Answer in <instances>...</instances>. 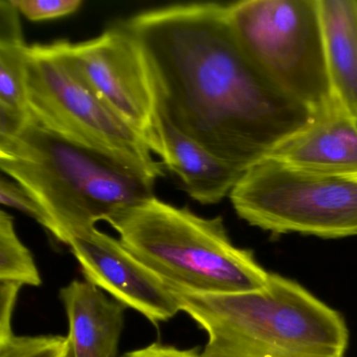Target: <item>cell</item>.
Listing matches in <instances>:
<instances>
[{"label":"cell","instance_id":"cell-1","mask_svg":"<svg viewBox=\"0 0 357 357\" xmlns=\"http://www.w3.org/2000/svg\"><path fill=\"white\" fill-rule=\"evenodd\" d=\"M126 26L147 60L158 112L237 170L268 158L314 116L246 53L227 6L158 8L137 14Z\"/></svg>","mask_w":357,"mask_h":357},{"label":"cell","instance_id":"cell-2","mask_svg":"<svg viewBox=\"0 0 357 357\" xmlns=\"http://www.w3.org/2000/svg\"><path fill=\"white\" fill-rule=\"evenodd\" d=\"M181 311L206 331L200 357H344L349 332L337 311L277 273L265 287L196 294L172 287Z\"/></svg>","mask_w":357,"mask_h":357},{"label":"cell","instance_id":"cell-3","mask_svg":"<svg viewBox=\"0 0 357 357\" xmlns=\"http://www.w3.org/2000/svg\"><path fill=\"white\" fill-rule=\"evenodd\" d=\"M0 168L53 217L68 245L77 234L154 197L156 179L64 139L31 116L0 145Z\"/></svg>","mask_w":357,"mask_h":357},{"label":"cell","instance_id":"cell-4","mask_svg":"<svg viewBox=\"0 0 357 357\" xmlns=\"http://www.w3.org/2000/svg\"><path fill=\"white\" fill-rule=\"evenodd\" d=\"M125 248L172 287L196 294L261 289L267 273L227 235L221 217L204 218L154 196L108 220Z\"/></svg>","mask_w":357,"mask_h":357},{"label":"cell","instance_id":"cell-5","mask_svg":"<svg viewBox=\"0 0 357 357\" xmlns=\"http://www.w3.org/2000/svg\"><path fill=\"white\" fill-rule=\"evenodd\" d=\"M26 99L31 116L68 141L158 179L156 162L145 139L116 116L68 59L66 41L26 50Z\"/></svg>","mask_w":357,"mask_h":357},{"label":"cell","instance_id":"cell-6","mask_svg":"<svg viewBox=\"0 0 357 357\" xmlns=\"http://www.w3.org/2000/svg\"><path fill=\"white\" fill-rule=\"evenodd\" d=\"M243 49L262 72L313 114L335 104L319 0H244L227 5Z\"/></svg>","mask_w":357,"mask_h":357},{"label":"cell","instance_id":"cell-7","mask_svg":"<svg viewBox=\"0 0 357 357\" xmlns=\"http://www.w3.org/2000/svg\"><path fill=\"white\" fill-rule=\"evenodd\" d=\"M229 198L240 218L271 233L357 236V174L303 172L265 158L243 173Z\"/></svg>","mask_w":357,"mask_h":357},{"label":"cell","instance_id":"cell-8","mask_svg":"<svg viewBox=\"0 0 357 357\" xmlns=\"http://www.w3.org/2000/svg\"><path fill=\"white\" fill-rule=\"evenodd\" d=\"M68 59L98 97L162 158L158 105L141 45L124 26L84 43L66 41Z\"/></svg>","mask_w":357,"mask_h":357},{"label":"cell","instance_id":"cell-9","mask_svg":"<svg viewBox=\"0 0 357 357\" xmlns=\"http://www.w3.org/2000/svg\"><path fill=\"white\" fill-rule=\"evenodd\" d=\"M68 246L86 281L156 327L181 312L178 298L166 280L133 256L120 239L93 227L73 236Z\"/></svg>","mask_w":357,"mask_h":357},{"label":"cell","instance_id":"cell-10","mask_svg":"<svg viewBox=\"0 0 357 357\" xmlns=\"http://www.w3.org/2000/svg\"><path fill=\"white\" fill-rule=\"evenodd\" d=\"M267 158L303 172L357 174V121L336 102L314 114Z\"/></svg>","mask_w":357,"mask_h":357},{"label":"cell","instance_id":"cell-11","mask_svg":"<svg viewBox=\"0 0 357 357\" xmlns=\"http://www.w3.org/2000/svg\"><path fill=\"white\" fill-rule=\"evenodd\" d=\"M59 296L70 325V357H116L126 307L86 280H74Z\"/></svg>","mask_w":357,"mask_h":357},{"label":"cell","instance_id":"cell-12","mask_svg":"<svg viewBox=\"0 0 357 357\" xmlns=\"http://www.w3.org/2000/svg\"><path fill=\"white\" fill-rule=\"evenodd\" d=\"M158 128L162 162L179 177L190 197L202 204H215L229 196L244 172L215 158L174 128L160 112Z\"/></svg>","mask_w":357,"mask_h":357},{"label":"cell","instance_id":"cell-13","mask_svg":"<svg viewBox=\"0 0 357 357\" xmlns=\"http://www.w3.org/2000/svg\"><path fill=\"white\" fill-rule=\"evenodd\" d=\"M334 98L357 121V0H319Z\"/></svg>","mask_w":357,"mask_h":357},{"label":"cell","instance_id":"cell-14","mask_svg":"<svg viewBox=\"0 0 357 357\" xmlns=\"http://www.w3.org/2000/svg\"><path fill=\"white\" fill-rule=\"evenodd\" d=\"M0 282L20 286L43 284L34 256L18 237L13 217L3 210L0 212Z\"/></svg>","mask_w":357,"mask_h":357},{"label":"cell","instance_id":"cell-15","mask_svg":"<svg viewBox=\"0 0 357 357\" xmlns=\"http://www.w3.org/2000/svg\"><path fill=\"white\" fill-rule=\"evenodd\" d=\"M24 36L0 37V105L29 112Z\"/></svg>","mask_w":357,"mask_h":357},{"label":"cell","instance_id":"cell-16","mask_svg":"<svg viewBox=\"0 0 357 357\" xmlns=\"http://www.w3.org/2000/svg\"><path fill=\"white\" fill-rule=\"evenodd\" d=\"M70 340L62 335H15L0 340V357H70Z\"/></svg>","mask_w":357,"mask_h":357},{"label":"cell","instance_id":"cell-17","mask_svg":"<svg viewBox=\"0 0 357 357\" xmlns=\"http://www.w3.org/2000/svg\"><path fill=\"white\" fill-rule=\"evenodd\" d=\"M0 202L3 206L14 208L30 216L45 227L59 242L63 243L61 231L47 208L24 187L6 178L0 181Z\"/></svg>","mask_w":357,"mask_h":357},{"label":"cell","instance_id":"cell-18","mask_svg":"<svg viewBox=\"0 0 357 357\" xmlns=\"http://www.w3.org/2000/svg\"><path fill=\"white\" fill-rule=\"evenodd\" d=\"M12 5L30 22H45L70 15L80 9L82 0H11Z\"/></svg>","mask_w":357,"mask_h":357},{"label":"cell","instance_id":"cell-19","mask_svg":"<svg viewBox=\"0 0 357 357\" xmlns=\"http://www.w3.org/2000/svg\"><path fill=\"white\" fill-rule=\"evenodd\" d=\"M22 287L20 284L0 282V340L14 334L12 319Z\"/></svg>","mask_w":357,"mask_h":357},{"label":"cell","instance_id":"cell-20","mask_svg":"<svg viewBox=\"0 0 357 357\" xmlns=\"http://www.w3.org/2000/svg\"><path fill=\"white\" fill-rule=\"evenodd\" d=\"M123 357H200L198 349H178L168 344H149L144 348L131 351Z\"/></svg>","mask_w":357,"mask_h":357}]
</instances>
